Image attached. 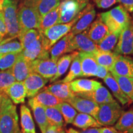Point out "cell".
Wrapping results in <instances>:
<instances>
[{
  "mask_svg": "<svg viewBox=\"0 0 133 133\" xmlns=\"http://www.w3.org/2000/svg\"><path fill=\"white\" fill-rule=\"evenodd\" d=\"M110 71L118 76L133 78V59L118 54Z\"/></svg>",
  "mask_w": 133,
  "mask_h": 133,
  "instance_id": "cell-11",
  "label": "cell"
},
{
  "mask_svg": "<svg viewBox=\"0 0 133 133\" xmlns=\"http://www.w3.org/2000/svg\"><path fill=\"white\" fill-rule=\"evenodd\" d=\"M31 69L33 72L40 75L46 79H51L57 74V62L50 59H35L31 61Z\"/></svg>",
  "mask_w": 133,
  "mask_h": 133,
  "instance_id": "cell-9",
  "label": "cell"
},
{
  "mask_svg": "<svg viewBox=\"0 0 133 133\" xmlns=\"http://www.w3.org/2000/svg\"><path fill=\"white\" fill-rule=\"evenodd\" d=\"M73 37L74 35L70 32H69L62 39L59 40L57 43H56L52 48H51L49 52L51 60L55 62H57L61 56L65 53L69 52L70 44Z\"/></svg>",
  "mask_w": 133,
  "mask_h": 133,
  "instance_id": "cell-21",
  "label": "cell"
},
{
  "mask_svg": "<svg viewBox=\"0 0 133 133\" xmlns=\"http://www.w3.org/2000/svg\"><path fill=\"white\" fill-rule=\"evenodd\" d=\"M61 13L60 4L57 8L49 11L47 14L41 17L38 30L43 31L55 25L59 24V20Z\"/></svg>",
  "mask_w": 133,
  "mask_h": 133,
  "instance_id": "cell-25",
  "label": "cell"
},
{
  "mask_svg": "<svg viewBox=\"0 0 133 133\" xmlns=\"http://www.w3.org/2000/svg\"><path fill=\"white\" fill-rule=\"evenodd\" d=\"M96 6L99 8L107 9L118 2V0H94Z\"/></svg>",
  "mask_w": 133,
  "mask_h": 133,
  "instance_id": "cell-41",
  "label": "cell"
},
{
  "mask_svg": "<svg viewBox=\"0 0 133 133\" xmlns=\"http://www.w3.org/2000/svg\"><path fill=\"white\" fill-rule=\"evenodd\" d=\"M133 125V109L123 112L115 126L117 131L125 133Z\"/></svg>",
  "mask_w": 133,
  "mask_h": 133,
  "instance_id": "cell-32",
  "label": "cell"
},
{
  "mask_svg": "<svg viewBox=\"0 0 133 133\" xmlns=\"http://www.w3.org/2000/svg\"><path fill=\"white\" fill-rule=\"evenodd\" d=\"M7 35V29L4 21L3 11H0V37L3 38Z\"/></svg>",
  "mask_w": 133,
  "mask_h": 133,
  "instance_id": "cell-42",
  "label": "cell"
},
{
  "mask_svg": "<svg viewBox=\"0 0 133 133\" xmlns=\"http://www.w3.org/2000/svg\"><path fill=\"white\" fill-rule=\"evenodd\" d=\"M96 13L94 6L89 3L85 9L83 10L80 17L76 22V24L73 26L70 32L75 36L86 30L95 18Z\"/></svg>",
  "mask_w": 133,
  "mask_h": 133,
  "instance_id": "cell-12",
  "label": "cell"
},
{
  "mask_svg": "<svg viewBox=\"0 0 133 133\" xmlns=\"http://www.w3.org/2000/svg\"><path fill=\"white\" fill-rule=\"evenodd\" d=\"M66 102L70 104L79 113L90 115L95 118L99 110V105L94 101L74 95Z\"/></svg>",
  "mask_w": 133,
  "mask_h": 133,
  "instance_id": "cell-10",
  "label": "cell"
},
{
  "mask_svg": "<svg viewBox=\"0 0 133 133\" xmlns=\"http://www.w3.org/2000/svg\"><path fill=\"white\" fill-rule=\"evenodd\" d=\"M118 55L112 51H104L99 49L94 56L99 65L104 66L110 71L114 65Z\"/></svg>",
  "mask_w": 133,
  "mask_h": 133,
  "instance_id": "cell-29",
  "label": "cell"
},
{
  "mask_svg": "<svg viewBox=\"0 0 133 133\" xmlns=\"http://www.w3.org/2000/svg\"><path fill=\"white\" fill-rule=\"evenodd\" d=\"M31 63V61L26 60L21 52L19 53L16 62L11 68L16 81H24L31 73L33 72Z\"/></svg>",
  "mask_w": 133,
  "mask_h": 133,
  "instance_id": "cell-15",
  "label": "cell"
},
{
  "mask_svg": "<svg viewBox=\"0 0 133 133\" xmlns=\"http://www.w3.org/2000/svg\"><path fill=\"white\" fill-rule=\"evenodd\" d=\"M20 133H33V132H20Z\"/></svg>",
  "mask_w": 133,
  "mask_h": 133,
  "instance_id": "cell-52",
  "label": "cell"
},
{
  "mask_svg": "<svg viewBox=\"0 0 133 133\" xmlns=\"http://www.w3.org/2000/svg\"><path fill=\"white\" fill-rule=\"evenodd\" d=\"M44 108H45L46 115L49 124L63 127L64 119L59 110L56 107Z\"/></svg>",
  "mask_w": 133,
  "mask_h": 133,
  "instance_id": "cell-36",
  "label": "cell"
},
{
  "mask_svg": "<svg viewBox=\"0 0 133 133\" xmlns=\"http://www.w3.org/2000/svg\"><path fill=\"white\" fill-rule=\"evenodd\" d=\"M5 93L16 104L24 103L26 96V88L23 81H16L6 89Z\"/></svg>",
  "mask_w": 133,
  "mask_h": 133,
  "instance_id": "cell-23",
  "label": "cell"
},
{
  "mask_svg": "<svg viewBox=\"0 0 133 133\" xmlns=\"http://www.w3.org/2000/svg\"><path fill=\"white\" fill-rule=\"evenodd\" d=\"M72 124L76 127L83 129L89 128H101V125L93 116L83 113L77 114Z\"/></svg>",
  "mask_w": 133,
  "mask_h": 133,
  "instance_id": "cell-27",
  "label": "cell"
},
{
  "mask_svg": "<svg viewBox=\"0 0 133 133\" xmlns=\"http://www.w3.org/2000/svg\"><path fill=\"white\" fill-rule=\"evenodd\" d=\"M81 75V63L79 61L78 54L72 61V63L71 64L70 69L69 72L68 73L67 75L62 80L59 81V83H69L71 81H74L76 78L80 77Z\"/></svg>",
  "mask_w": 133,
  "mask_h": 133,
  "instance_id": "cell-34",
  "label": "cell"
},
{
  "mask_svg": "<svg viewBox=\"0 0 133 133\" xmlns=\"http://www.w3.org/2000/svg\"><path fill=\"white\" fill-rule=\"evenodd\" d=\"M75 49L80 50L81 52L95 54L99 51L97 45L88 37L86 30L79 33L71 38L70 44L69 52Z\"/></svg>",
  "mask_w": 133,
  "mask_h": 133,
  "instance_id": "cell-8",
  "label": "cell"
},
{
  "mask_svg": "<svg viewBox=\"0 0 133 133\" xmlns=\"http://www.w3.org/2000/svg\"><path fill=\"white\" fill-rule=\"evenodd\" d=\"M101 86V83L94 79H77L70 83V89L74 94L94 91Z\"/></svg>",
  "mask_w": 133,
  "mask_h": 133,
  "instance_id": "cell-20",
  "label": "cell"
},
{
  "mask_svg": "<svg viewBox=\"0 0 133 133\" xmlns=\"http://www.w3.org/2000/svg\"><path fill=\"white\" fill-rule=\"evenodd\" d=\"M103 79H104L105 83L107 84L108 87L112 91L115 97L118 100L121 104L124 105L130 104V103L132 102L131 100L129 99V98L126 95L125 93L122 91V89L119 87L117 81L115 80V79L114 78L111 73H110L109 75Z\"/></svg>",
  "mask_w": 133,
  "mask_h": 133,
  "instance_id": "cell-24",
  "label": "cell"
},
{
  "mask_svg": "<svg viewBox=\"0 0 133 133\" xmlns=\"http://www.w3.org/2000/svg\"><path fill=\"white\" fill-rule=\"evenodd\" d=\"M78 56L81 67V76L88 77L97 75L99 65L94 54L80 51L78 52Z\"/></svg>",
  "mask_w": 133,
  "mask_h": 133,
  "instance_id": "cell-14",
  "label": "cell"
},
{
  "mask_svg": "<svg viewBox=\"0 0 133 133\" xmlns=\"http://www.w3.org/2000/svg\"><path fill=\"white\" fill-rule=\"evenodd\" d=\"M11 69L0 72V94L5 93L6 89L16 82Z\"/></svg>",
  "mask_w": 133,
  "mask_h": 133,
  "instance_id": "cell-39",
  "label": "cell"
},
{
  "mask_svg": "<svg viewBox=\"0 0 133 133\" xmlns=\"http://www.w3.org/2000/svg\"><path fill=\"white\" fill-rule=\"evenodd\" d=\"M2 39H3V38L0 37V43H1V41H2Z\"/></svg>",
  "mask_w": 133,
  "mask_h": 133,
  "instance_id": "cell-53",
  "label": "cell"
},
{
  "mask_svg": "<svg viewBox=\"0 0 133 133\" xmlns=\"http://www.w3.org/2000/svg\"><path fill=\"white\" fill-rule=\"evenodd\" d=\"M78 54V52H74L70 54L65 55L62 57L59 58L57 62V74L52 78L51 79V82H54L66 72L71 62H72L73 59L76 56H77Z\"/></svg>",
  "mask_w": 133,
  "mask_h": 133,
  "instance_id": "cell-30",
  "label": "cell"
},
{
  "mask_svg": "<svg viewBox=\"0 0 133 133\" xmlns=\"http://www.w3.org/2000/svg\"><path fill=\"white\" fill-rule=\"evenodd\" d=\"M41 19L40 14L35 9L20 4L19 9H17V19L20 33L31 29L38 30Z\"/></svg>",
  "mask_w": 133,
  "mask_h": 133,
  "instance_id": "cell-5",
  "label": "cell"
},
{
  "mask_svg": "<svg viewBox=\"0 0 133 133\" xmlns=\"http://www.w3.org/2000/svg\"><path fill=\"white\" fill-rule=\"evenodd\" d=\"M21 121L22 132L35 133V127L30 111L25 105H22L21 107Z\"/></svg>",
  "mask_w": 133,
  "mask_h": 133,
  "instance_id": "cell-31",
  "label": "cell"
},
{
  "mask_svg": "<svg viewBox=\"0 0 133 133\" xmlns=\"http://www.w3.org/2000/svg\"><path fill=\"white\" fill-rule=\"evenodd\" d=\"M75 95L85 98L94 101L98 105H101L105 103L112 102L114 101L112 94L110 93L107 89L104 86H101V87L94 91H89V92L76 93Z\"/></svg>",
  "mask_w": 133,
  "mask_h": 133,
  "instance_id": "cell-18",
  "label": "cell"
},
{
  "mask_svg": "<svg viewBox=\"0 0 133 133\" xmlns=\"http://www.w3.org/2000/svg\"><path fill=\"white\" fill-rule=\"evenodd\" d=\"M67 133H74V129L70 128L69 130L67 131Z\"/></svg>",
  "mask_w": 133,
  "mask_h": 133,
  "instance_id": "cell-50",
  "label": "cell"
},
{
  "mask_svg": "<svg viewBox=\"0 0 133 133\" xmlns=\"http://www.w3.org/2000/svg\"><path fill=\"white\" fill-rule=\"evenodd\" d=\"M86 31L88 37L96 44L101 42L110 33L107 26L101 19L100 15L98 16L97 19L91 24L89 29L86 30Z\"/></svg>",
  "mask_w": 133,
  "mask_h": 133,
  "instance_id": "cell-16",
  "label": "cell"
},
{
  "mask_svg": "<svg viewBox=\"0 0 133 133\" xmlns=\"http://www.w3.org/2000/svg\"><path fill=\"white\" fill-rule=\"evenodd\" d=\"M3 1L4 0H0V11H2V6H3Z\"/></svg>",
  "mask_w": 133,
  "mask_h": 133,
  "instance_id": "cell-49",
  "label": "cell"
},
{
  "mask_svg": "<svg viewBox=\"0 0 133 133\" xmlns=\"http://www.w3.org/2000/svg\"><path fill=\"white\" fill-rule=\"evenodd\" d=\"M1 100H2V94H0V110H1Z\"/></svg>",
  "mask_w": 133,
  "mask_h": 133,
  "instance_id": "cell-51",
  "label": "cell"
},
{
  "mask_svg": "<svg viewBox=\"0 0 133 133\" xmlns=\"http://www.w3.org/2000/svg\"><path fill=\"white\" fill-rule=\"evenodd\" d=\"M2 11L4 21L7 29V35L10 38L18 37L20 28L17 19V1L4 0Z\"/></svg>",
  "mask_w": 133,
  "mask_h": 133,
  "instance_id": "cell-2",
  "label": "cell"
},
{
  "mask_svg": "<svg viewBox=\"0 0 133 133\" xmlns=\"http://www.w3.org/2000/svg\"><path fill=\"white\" fill-rule=\"evenodd\" d=\"M122 6L129 12H133V0H118Z\"/></svg>",
  "mask_w": 133,
  "mask_h": 133,
  "instance_id": "cell-43",
  "label": "cell"
},
{
  "mask_svg": "<svg viewBox=\"0 0 133 133\" xmlns=\"http://www.w3.org/2000/svg\"><path fill=\"white\" fill-rule=\"evenodd\" d=\"M82 12L77 17L69 23L56 24L49 29H46V30L41 31L44 38H46L50 48H51V47L56 44L58 41L60 40L61 38L65 36L71 31V28L80 17Z\"/></svg>",
  "mask_w": 133,
  "mask_h": 133,
  "instance_id": "cell-6",
  "label": "cell"
},
{
  "mask_svg": "<svg viewBox=\"0 0 133 133\" xmlns=\"http://www.w3.org/2000/svg\"><path fill=\"white\" fill-rule=\"evenodd\" d=\"M29 105L32 109L35 118L41 129V133H44L49 123L46 115L45 108L40 104H38L32 98L29 100Z\"/></svg>",
  "mask_w": 133,
  "mask_h": 133,
  "instance_id": "cell-22",
  "label": "cell"
},
{
  "mask_svg": "<svg viewBox=\"0 0 133 133\" xmlns=\"http://www.w3.org/2000/svg\"><path fill=\"white\" fill-rule=\"evenodd\" d=\"M61 0H22L21 4L37 11L42 17L59 6Z\"/></svg>",
  "mask_w": 133,
  "mask_h": 133,
  "instance_id": "cell-17",
  "label": "cell"
},
{
  "mask_svg": "<svg viewBox=\"0 0 133 133\" xmlns=\"http://www.w3.org/2000/svg\"><path fill=\"white\" fill-rule=\"evenodd\" d=\"M121 31L110 32L101 42L97 44L99 50L104 51H111L117 43Z\"/></svg>",
  "mask_w": 133,
  "mask_h": 133,
  "instance_id": "cell-33",
  "label": "cell"
},
{
  "mask_svg": "<svg viewBox=\"0 0 133 133\" xmlns=\"http://www.w3.org/2000/svg\"></svg>",
  "mask_w": 133,
  "mask_h": 133,
  "instance_id": "cell-55",
  "label": "cell"
},
{
  "mask_svg": "<svg viewBox=\"0 0 133 133\" xmlns=\"http://www.w3.org/2000/svg\"><path fill=\"white\" fill-rule=\"evenodd\" d=\"M49 79L44 78L40 75L32 72L23 81L26 91L28 97H33L42 89Z\"/></svg>",
  "mask_w": 133,
  "mask_h": 133,
  "instance_id": "cell-13",
  "label": "cell"
},
{
  "mask_svg": "<svg viewBox=\"0 0 133 133\" xmlns=\"http://www.w3.org/2000/svg\"><path fill=\"white\" fill-rule=\"evenodd\" d=\"M125 133H133V125H132V127H131L128 131H126Z\"/></svg>",
  "mask_w": 133,
  "mask_h": 133,
  "instance_id": "cell-48",
  "label": "cell"
},
{
  "mask_svg": "<svg viewBox=\"0 0 133 133\" xmlns=\"http://www.w3.org/2000/svg\"><path fill=\"white\" fill-rule=\"evenodd\" d=\"M123 110L115 100L99 105L95 119L101 126H111L116 123Z\"/></svg>",
  "mask_w": 133,
  "mask_h": 133,
  "instance_id": "cell-3",
  "label": "cell"
},
{
  "mask_svg": "<svg viewBox=\"0 0 133 133\" xmlns=\"http://www.w3.org/2000/svg\"><path fill=\"white\" fill-rule=\"evenodd\" d=\"M33 99L38 104L44 107H57L62 102V100L53 95L46 91L42 90L40 92L38 93Z\"/></svg>",
  "mask_w": 133,
  "mask_h": 133,
  "instance_id": "cell-28",
  "label": "cell"
},
{
  "mask_svg": "<svg viewBox=\"0 0 133 133\" xmlns=\"http://www.w3.org/2000/svg\"><path fill=\"white\" fill-rule=\"evenodd\" d=\"M2 94L0 110V133H19L16 107L6 93Z\"/></svg>",
  "mask_w": 133,
  "mask_h": 133,
  "instance_id": "cell-1",
  "label": "cell"
},
{
  "mask_svg": "<svg viewBox=\"0 0 133 133\" xmlns=\"http://www.w3.org/2000/svg\"><path fill=\"white\" fill-rule=\"evenodd\" d=\"M101 133H119L115 128H109L105 127L102 128V132Z\"/></svg>",
  "mask_w": 133,
  "mask_h": 133,
  "instance_id": "cell-47",
  "label": "cell"
},
{
  "mask_svg": "<svg viewBox=\"0 0 133 133\" xmlns=\"http://www.w3.org/2000/svg\"><path fill=\"white\" fill-rule=\"evenodd\" d=\"M132 22H133V19H132Z\"/></svg>",
  "mask_w": 133,
  "mask_h": 133,
  "instance_id": "cell-54",
  "label": "cell"
},
{
  "mask_svg": "<svg viewBox=\"0 0 133 133\" xmlns=\"http://www.w3.org/2000/svg\"><path fill=\"white\" fill-rule=\"evenodd\" d=\"M43 90L51 93L64 102H67L71 97L75 95L70 89V83H62L57 82L48 86Z\"/></svg>",
  "mask_w": 133,
  "mask_h": 133,
  "instance_id": "cell-19",
  "label": "cell"
},
{
  "mask_svg": "<svg viewBox=\"0 0 133 133\" xmlns=\"http://www.w3.org/2000/svg\"><path fill=\"white\" fill-rule=\"evenodd\" d=\"M19 53H6L0 55V69L6 70L12 67L17 59Z\"/></svg>",
  "mask_w": 133,
  "mask_h": 133,
  "instance_id": "cell-40",
  "label": "cell"
},
{
  "mask_svg": "<svg viewBox=\"0 0 133 133\" xmlns=\"http://www.w3.org/2000/svg\"><path fill=\"white\" fill-rule=\"evenodd\" d=\"M44 133H65L63 127L60 126L50 125L48 126Z\"/></svg>",
  "mask_w": 133,
  "mask_h": 133,
  "instance_id": "cell-44",
  "label": "cell"
},
{
  "mask_svg": "<svg viewBox=\"0 0 133 133\" xmlns=\"http://www.w3.org/2000/svg\"><path fill=\"white\" fill-rule=\"evenodd\" d=\"M56 107L61 112L63 116V118L64 119L66 123L72 124L74 118L78 114L76 110L70 104H69V103L66 102H64V101L61 102Z\"/></svg>",
  "mask_w": 133,
  "mask_h": 133,
  "instance_id": "cell-37",
  "label": "cell"
},
{
  "mask_svg": "<svg viewBox=\"0 0 133 133\" xmlns=\"http://www.w3.org/2000/svg\"><path fill=\"white\" fill-rule=\"evenodd\" d=\"M108 14L116 24L123 29L131 19L127 11L122 6H116L110 11H107Z\"/></svg>",
  "mask_w": 133,
  "mask_h": 133,
  "instance_id": "cell-26",
  "label": "cell"
},
{
  "mask_svg": "<svg viewBox=\"0 0 133 133\" xmlns=\"http://www.w3.org/2000/svg\"><path fill=\"white\" fill-rule=\"evenodd\" d=\"M10 39L3 41L0 43V55L6 53H21L23 51V47L21 42L11 41Z\"/></svg>",
  "mask_w": 133,
  "mask_h": 133,
  "instance_id": "cell-38",
  "label": "cell"
},
{
  "mask_svg": "<svg viewBox=\"0 0 133 133\" xmlns=\"http://www.w3.org/2000/svg\"><path fill=\"white\" fill-rule=\"evenodd\" d=\"M112 75L122 91L129 98L131 102H133V78Z\"/></svg>",
  "mask_w": 133,
  "mask_h": 133,
  "instance_id": "cell-35",
  "label": "cell"
},
{
  "mask_svg": "<svg viewBox=\"0 0 133 133\" xmlns=\"http://www.w3.org/2000/svg\"><path fill=\"white\" fill-rule=\"evenodd\" d=\"M109 74L110 71L107 69V68L104 67V66H103L99 65L97 74L96 76L102 79H104L105 78H106L108 75H109Z\"/></svg>",
  "mask_w": 133,
  "mask_h": 133,
  "instance_id": "cell-45",
  "label": "cell"
},
{
  "mask_svg": "<svg viewBox=\"0 0 133 133\" xmlns=\"http://www.w3.org/2000/svg\"><path fill=\"white\" fill-rule=\"evenodd\" d=\"M114 52L117 54L133 55V22L130 20L122 30Z\"/></svg>",
  "mask_w": 133,
  "mask_h": 133,
  "instance_id": "cell-7",
  "label": "cell"
},
{
  "mask_svg": "<svg viewBox=\"0 0 133 133\" xmlns=\"http://www.w3.org/2000/svg\"><path fill=\"white\" fill-rule=\"evenodd\" d=\"M89 0H63L60 3L59 24H66L79 16L89 4Z\"/></svg>",
  "mask_w": 133,
  "mask_h": 133,
  "instance_id": "cell-4",
  "label": "cell"
},
{
  "mask_svg": "<svg viewBox=\"0 0 133 133\" xmlns=\"http://www.w3.org/2000/svg\"><path fill=\"white\" fill-rule=\"evenodd\" d=\"M74 133H101L102 132V128H92L90 129H84L82 131H77L74 129Z\"/></svg>",
  "mask_w": 133,
  "mask_h": 133,
  "instance_id": "cell-46",
  "label": "cell"
}]
</instances>
